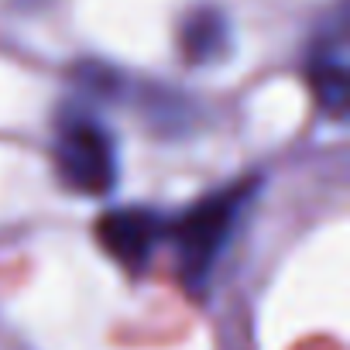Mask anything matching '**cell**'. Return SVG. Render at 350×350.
Returning <instances> with one entry per match:
<instances>
[{
  "label": "cell",
  "mask_w": 350,
  "mask_h": 350,
  "mask_svg": "<svg viewBox=\"0 0 350 350\" xmlns=\"http://www.w3.org/2000/svg\"><path fill=\"white\" fill-rule=\"evenodd\" d=\"M254 189H258V179L217 189V193L196 200L168 227V237L175 244V258H179V275L186 285L200 288L213 275L220 254L227 251V244L244 217V206L254 200Z\"/></svg>",
  "instance_id": "cell-1"
},
{
  "label": "cell",
  "mask_w": 350,
  "mask_h": 350,
  "mask_svg": "<svg viewBox=\"0 0 350 350\" xmlns=\"http://www.w3.org/2000/svg\"><path fill=\"white\" fill-rule=\"evenodd\" d=\"M52 161L59 183L79 196H107L120 179L113 131L86 107H66L55 120Z\"/></svg>",
  "instance_id": "cell-2"
},
{
  "label": "cell",
  "mask_w": 350,
  "mask_h": 350,
  "mask_svg": "<svg viewBox=\"0 0 350 350\" xmlns=\"http://www.w3.org/2000/svg\"><path fill=\"white\" fill-rule=\"evenodd\" d=\"M309 86L326 117L343 120L350 93V42H347V8L340 4L323 25L309 49Z\"/></svg>",
  "instance_id": "cell-3"
},
{
  "label": "cell",
  "mask_w": 350,
  "mask_h": 350,
  "mask_svg": "<svg viewBox=\"0 0 350 350\" xmlns=\"http://www.w3.org/2000/svg\"><path fill=\"white\" fill-rule=\"evenodd\" d=\"M161 234H165L161 217L148 206H120L96 220L100 247L127 271H141L151 261Z\"/></svg>",
  "instance_id": "cell-4"
},
{
  "label": "cell",
  "mask_w": 350,
  "mask_h": 350,
  "mask_svg": "<svg viewBox=\"0 0 350 350\" xmlns=\"http://www.w3.org/2000/svg\"><path fill=\"white\" fill-rule=\"evenodd\" d=\"M234 49V31H230V18L213 8H193L183 25H179V52L189 66H210L227 59V52Z\"/></svg>",
  "instance_id": "cell-5"
}]
</instances>
